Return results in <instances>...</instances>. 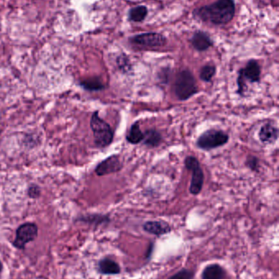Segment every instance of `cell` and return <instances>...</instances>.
I'll list each match as a JSON object with an SVG mask.
<instances>
[{
	"mask_svg": "<svg viewBox=\"0 0 279 279\" xmlns=\"http://www.w3.org/2000/svg\"><path fill=\"white\" fill-rule=\"evenodd\" d=\"M238 73L242 74L247 82L249 81L250 83H254L261 81V66L256 60H249L246 67L240 69Z\"/></svg>",
	"mask_w": 279,
	"mask_h": 279,
	"instance_id": "obj_10",
	"label": "cell"
},
{
	"mask_svg": "<svg viewBox=\"0 0 279 279\" xmlns=\"http://www.w3.org/2000/svg\"><path fill=\"white\" fill-rule=\"evenodd\" d=\"M259 138L261 142L266 145H272L278 141L279 129L275 125L268 122L261 127L259 132Z\"/></svg>",
	"mask_w": 279,
	"mask_h": 279,
	"instance_id": "obj_11",
	"label": "cell"
},
{
	"mask_svg": "<svg viewBox=\"0 0 279 279\" xmlns=\"http://www.w3.org/2000/svg\"><path fill=\"white\" fill-rule=\"evenodd\" d=\"M39 233L37 224L32 222L24 223L19 226L16 231V238L13 241V246L16 249L24 250L26 245L35 241Z\"/></svg>",
	"mask_w": 279,
	"mask_h": 279,
	"instance_id": "obj_6",
	"label": "cell"
},
{
	"mask_svg": "<svg viewBox=\"0 0 279 279\" xmlns=\"http://www.w3.org/2000/svg\"><path fill=\"white\" fill-rule=\"evenodd\" d=\"M117 65L119 68L123 72H128L131 69V65H130V60L128 58L125 56H121L117 59Z\"/></svg>",
	"mask_w": 279,
	"mask_h": 279,
	"instance_id": "obj_24",
	"label": "cell"
},
{
	"mask_svg": "<svg viewBox=\"0 0 279 279\" xmlns=\"http://www.w3.org/2000/svg\"><path fill=\"white\" fill-rule=\"evenodd\" d=\"M227 273L218 264H211L204 269L202 274L203 279H225Z\"/></svg>",
	"mask_w": 279,
	"mask_h": 279,
	"instance_id": "obj_14",
	"label": "cell"
},
{
	"mask_svg": "<svg viewBox=\"0 0 279 279\" xmlns=\"http://www.w3.org/2000/svg\"><path fill=\"white\" fill-rule=\"evenodd\" d=\"M174 92L177 99L182 102L190 99L198 93L197 81L189 69H183L178 73L174 83Z\"/></svg>",
	"mask_w": 279,
	"mask_h": 279,
	"instance_id": "obj_2",
	"label": "cell"
},
{
	"mask_svg": "<svg viewBox=\"0 0 279 279\" xmlns=\"http://www.w3.org/2000/svg\"><path fill=\"white\" fill-rule=\"evenodd\" d=\"M143 145L147 147L155 148L160 146L162 141L161 134L156 129L146 130L143 132Z\"/></svg>",
	"mask_w": 279,
	"mask_h": 279,
	"instance_id": "obj_15",
	"label": "cell"
},
{
	"mask_svg": "<svg viewBox=\"0 0 279 279\" xmlns=\"http://www.w3.org/2000/svg\"><path fill=\"white\" fill-rule=\"evenodd\" d=\"M2 270V262H1V261H0V272H1Z\"/></svg>",
	"mask_w": 279,
	"mask_h": 279,
	"instance_id": "obj_26",
	"label": "cell"
},
{
	"mask_svg": "<svg viewBox=\"0 0 279 279\" xmlns=\"http://www.w3.org/2000/svg\"><path fill=\"white\" fill-rule=\"evenodd\" d=\"M237 94L241 97H244L246 91L247 89V81L243 78L242 74L238 73L237 79Z\"/></svg>",
	"mask_w": 279,
	"mask_h": 279,
	"instance_id": "obj_23",
	"label": "cell"
},
{
	"mask_svg": "<svg viewBox=\"0 0 279 279\" xmlns=\"http://www.w3.org/2000/svg\"><path fill=\"white\" fill-rule=\"evenodd\" d=\"M143 132L140 128V121L134 122L126 135V141L131 145H138L143 140Z\"/></svg>",
	"mask_w": 279,
	"mask_h": 279,
	"instance_id": "obj_16",
	"label": "cell"
},
{
	"mask_svg": "<svg viewBox=\"0 0 279 279\" xmlns=\"http://www.w3.org/2000/svg\"><path fill=\"white\" fill-rule=\"evenodd\" d=\"M147 15V8L142 5L134 7L129 13L131 21H135V22H140V21H143L146 18Z\"/></svg>",
	"mask_w": 279,
	"mask_h": 279,
	"instance_id": "obj_19",
	"label": "cell"
},
{
	"mask_svg": "<svg viewBox=\"0 0 279 279\" xmlns=\"http://www.w3.org/2000/svg\"><path fill=\"white\" fill-rule=\"evenodd\" d=\"M184 165L188 171H192V180L189 191L193 195H198L203 190L204 185V172L200 163L194 156H188L184 160Z\"/></svg>",
	"mask_w": 279,
	"mask_h": 279,
	"instance_id": "obj_5",
	"label": "cell"
},
{
	"mask_svg": "<svg viewBox=\"0 0 279 279\" xmlns=\"http://www.w3.org/2000/svg\"><path fill=\"white\" fill-rule=\"evenodd\" d=\"M142 228L145 232L157 237L165 235L171 232L170 224L164 221H150L145 222Z\"/></svg>",
	"mask_w": 279,
	"mask_h": 279,
	"instance_id": "obj_9",
	"label": "cell"
},
{
	"mask_svg": "<svg viewBox=\"0 0 279 279\" xmlns=\"http://www.w3.org/2000/svg\"><path fill=\"white\" fill-rule=\"evenodd\" d=\"M228 140H229V136L227 132L223 130L212 128V129L207 130L198 136L196 144L201 150L209 151L224 146L228 143Z\"/></svg>",
	"mask_w": 279,
	"mask_h": 279,
	"instance_id": "obj_4",
	"label": "cell"
},
{
	"mask_svg": "<svg viewBox=\"0 0 279 279\" xmlns=\"http://www.w3.org/2000/svg\"><path fill=\"white\" fill-rule=\"evenodd\" d=\"M194 279V272L188 269H182L175 275L168 279Z\"/></svg>",
	"mask_w": 279,
	"mask_h": 279,
	"instance_id": "obj_21",
	"label": "cell"
},
{
	"mask_svg": "<svg viewBox=\"0 0 279 279\" xmlns=\"http://www.w3.org/2000/svg\"><path fill=\"white\" fill-rule=\"evenodd\" d=\"M202 21L214 25H224L232 21L235 14L233 0H218L211 4L200 7L194 12Z\"/></svg>",
	"mask_w": 279,
	"mask_h": 279,
	"instance_id": "obj_1",
	"label": "cell"
},
{
	"mask_svg": "<svg viewBox=\"0 0 279 279\" xmlns=\"http://www.w3.org/2000/svg\"><path fill=\"white\" fill-rule=\"evenodd\" d=\"M78 221L88 223V224L99 225V224H103L104 223H108L110 222V218L108 216H104V215L93 214L79 217Z\"/></svg>",
	"mask_w": 279,
	"mask_h": 279,
	"instance_id": "obj_18",
	"label": "cell"
},
{
	"mask_svg": "<svg viewBox=\"0 0 279 279\" xmlns=\"http://www.w3.org/2000/svg\"><path fill=\"white\" fill-rule=\"evenodd\" d=\"M133 44L145 48H158L166 44V39L159 33H145L131 39Z\"/></svg>",
	"mask_w": 279,
	"mask_h": 279,
	"instance_id": "obj_7",
	"label": "cell"
},
{
	"mask_svg": "<svg viewBox=\"0 0 279 279\" xmlns=\"http://www.w3.org/2000/svg\"><path fill=\"white\" fill-rule=\"evenodd\" d=\"M245 164L252 171H258L260 168V160L253 155H250L247 158Z\"/></svg>",
	"mask_w": 279,
	"mask_h": 279,
	"instance_id": "obj_22",
	"label": "cell"
},
{
	"mask_svg": "<svg viewBox=\"0 0 279 279\" xmlns=\"http://www.w3.org/2000/svg\"><path fill=\"white\" fill-rule=\"evenodd\" d=\"M191 43L193 48L199 52L207 51L213 45V42L209 35L203 31L195 33L192 37Z\"/></svg>",
	"mask_w": 279,
	"mask_h": 279,
	"instance_id": "obj_13",
	"label": "cell"
},
{
	"mask_svg": "<svg viewBox=\"0 0 279 279\" xmlns=\"http://www.w3.org/2000/svg\"><path fill=\"white\" fill-rule=\"evenodd\" d=\"M90 127L93 131V139L96 146L106 148L109 146L114 139V132L109 123L100 118L98 111L92 114L90 120Z\"/></svg>",
	"mask_w": 279,
	"mask_h": 279,
	"instance_id": "obj_3",
	"label": "cell"
},
{
	"mask_svg": "<svg viewBox=\"0 0 279 279\" xmlns=\"http://www.w3.org/2000/svg\"><path fill=\"white\" fill-rule=\"evenodd\" d=\"M98 272L104 275H117L121 273V266L112 259H102L98 264Z\"/></svg>",
	"mask_w": 279,
	"mask_h": 279,
	"instance_id": "obj_12",
	"label": "cell"
},
{
	"mask_svg": "<svg viewBox=\"0 0 279 279\" xmlns=\"http://www.w3.org/2000/svg\"><path fill=\"white\" fill-rule=\"evenodd\" d=\"M80 85L85 90L90 91V92H98V91L103 90L105 88L103 82L98 78L84 79L80 82Z\"/></svg>",
	"mask_w": 279,
	"mask_h": 279,
	"instance_id": "obj_17",
	"label": "cell"
},
{
	"mask_svg": "<svg viewBox=\"0 0 279 279\" xmlns=\"http://www.w3.org/2000/svg\"><path fill=\"white\" fill-rule=\"evenodd\" d=\"M28 196L31 199H38L40 196V187L37 185H31L29 187Z\"/></svg>",
	"mask_w": 279,
	"mask_h": 279,
	"instance_id": "obj_25",
	"label": "cell"
},
{
	"mask_svg": "<svg viewBox=\"0 0 279 279\" xmlns=\"http://www.w3.org/2000/svg\"><path fill=\"white\" fill-rule=\"evenodd\" d=\"M123 167L121 159L118 155H113L97 165L95 173L98 176L109 175L112 173L118 172Z\"/></svg>",
	"mask_w": 279,
	"mask_h": 279,
	"instance_id": "obj_8",
	"label": "cell"
},
{
	"mask_svg": "<svg viewBox=\"0 0 279 279\" xmlns=\"http://www.w3.org/2000/svg\"><path fill=\"white\" fill-rule=\"evenodd\" d=\"M216 73V67L212 65H207L201 69L200 79L204 82H210Z\"/></svg>",
	"mask_w": 279,
	"mask_h": 279,
	"instance_id": "obj_20",
	"label": "cell"
}]
</instances>
